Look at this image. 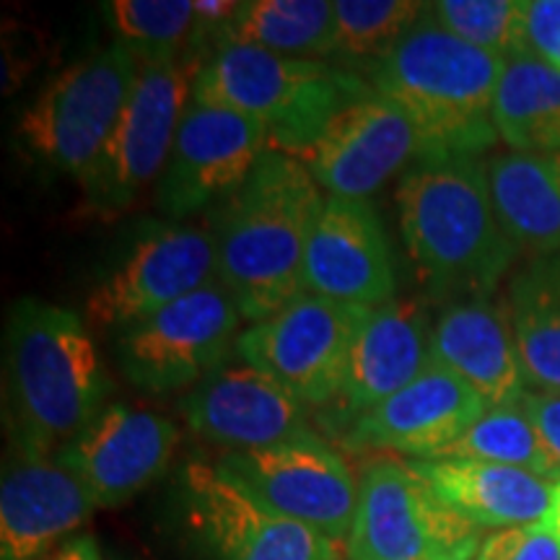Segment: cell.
Listing matches in <instances>:
<instances>
[{
    "instance_id": "6da1fadb",
    "label": "cell",
    "mask_w": 560,
    "mask_h": 560,
    "mask_svg": "<svg viewBox=\"0 0 560 560\" xmlns=\"http://www.w3.org/2000/svg\"><path fill=\"white\" fill-rule=\"evenodd\" d=\"M325 198L306 164L270 149L213 210L215 280L242 319L262 322L304 293V265Z\"/></svg>"
},
{
    "instance_id": "d6a6232c",
    "label": "cell",
    "mask_w": 560,
    "mask_h": 560,
    "mask_svg": "<svg viewBox=\"0 0 560 560\" xmlns=\"http://www.w3.org/2000/svg\"><path fill=\"white\" fill-rule=\"evenodd\" d=\"M524 45L527 55L560 68V0H524Z\"/></svg>"
},
{
    "instance_id": "2e32d148",
    "label": "cell",
    "mask_w": 560,
    "mask_h": 560,
    "mask_svg": "<svg viewBox=\"0 0 560 560\" xmlns=\"http://www.w3.org/2000/svg\"><path fill=\"white\" fill-rule=\"evenodd\" d=\"M187 425L226 452H255L314 436L310 408L247 361L229 363L182 400Z\"/></svg>"
},
{
    "instance_id": "603a6c76",
    "label": "cell",
    "mask_w": 560,
    "mask_h": 560,
    "mask_svg": "<svg viewBox=\"0 0 560 560\" xmlns=\"http://www.w3.org/2000/svg\"><path fill=\"white\" fill-rule=\"evenodd\" d=\"M408 462L454 514L480 532L548 522L558 480L480 459L436 457Z\"/></svg>"
},
{
    "instance_id": "83f0119b",
    "label": "cell",
    "mask_w": 560,
    "mask_h": 560,
    "mask_svg": "<svg viewBox=\"0 0 560 560\" xmlns=\"http://www.w3.org/2000/svg\"><path fill=\"white\" fill-rule=\"evenodd\" d=\"M429 11L418 0H335V52L369 73Z\"/></svg>"
},
{
    "instance_id": "f546056e",
    "label": "cell",
    "mask_w": 560,
    "mask_h": 560,
    "mask_svg": "<svg viewBox=\"0 0 560 560\" xmlns=\"http://www.w3.org/2000/svg\"><path fill=\"white\" fill-rule=\"evenodd\" d=\"M104 19L138 55H185L195 34V0H109Z\"/></svg>"
},
{
    "instance_id": "484cf974",
    "label": "cell",
    "mask_w": 560,
    "mask_h": 560,
    "mask_svg": "<svg viewBox=\"0 0 560 560\" xmlns=\"http://www.w3.org/2000/svg\"><path fill=\"white\" fill-rule=\"evenodd\" d=\"M493 128L514 151H560V68L535 55L506 60L493 100Z\"/></svg>"
},
{
    "instance_id": "52a82bcc",
    "label": "cell",
    "mask_w": 560,
    "mask_h": 560,
    "mask_svg": "<svg viewBox=\"0 0 560 560\" xmlns=\"http://www.w3.org/2000/svg\"><path fill=\"white\" fill-rule=\"evenodd\" d=\"M140 73L125 42L102 47L47 83L21 120L30 151L81 182L107 145Z\"/></svg>"
},
{
    "instance_id": "d6986e66",
    "label": "cell",
    "mask_w": 560,
    "mask_h": 560,
    "mask_svg": "<svg viewBox=\"0 0 560 560\" xmlns=\"http://www.w3.org/2000/svg\"><path fill=\"white\" fill-rule=\"evenodd\" d=\"M431 332L423 301H392L371 310L355 335L338 397L325 408L327 425L342 433L363 412L416 382L431 366Z\"/></svg>"
},
{
    "instance_id": "e575fe53",
    "label": "cell",
    "mask_w": 560,
    "mask_h": 560,
    "mask_svg": "<svg viewBox=\"0 0 560 560\" xmlns=\"http://www.w3.org/2000/svg\"><path fill=\"white\" fill-rule=\"evenodd\" d=\"M55 560H104L100 545H96L91 537H75L62 545V550L58 552Z\"/></svg>"
},
{
    "instance_id": "cb8c5ba5",
    "label": "cell",
    "mask_w": 560,
    "mask_h": 560,
    "mask_svg": "<svg viewBox=\"0 0 560 560\" xmlns=\"http://www.w3.org/2000/svg\"><path fill=\"white\" fill-rule=\"evenodd\" d=\"M486 166L495 213L511 242L532 255L560 252V151H509Z\"/></svg>"
},
{
    "instance_id": "5bb4252c",
    "label": "cell",
    "mask_w": 560,
    "mask_h": 560,
    "mask_svg": "<svg viewBox=\"0 0 560 560\" xmlns=\"http://www.w3.org/2000/svg\"><path fill=\"white\" fill-rule=\"evenodd\" d=\"M429 156V145L405 109L369 91L332 117L304 153V164L330 198L369 200L392 177Z\"/></svg>"
},
{
    "instance_id": "9a60e30c",
    "label": "cell",
    "mask_w": 560,
    "mask_h": 560,
    "mask_svg": "<svg viewBox=\"0 0 560 560\" xmlns=\"http://www.w3.org/2000/svg\"><path fill=\"white\" fill-rule=\"evenodd\" d=\"M185 511L210 560L348 558L346 545L260 506L206 462L187 465Z\"/></svg>"
},
{
    "instance_id": "e0dca14e",
    "label": "cell",
    "mask_w": 560,
    "mask_h": 560,
    "mask_svg": "<svg viewBox=\"0 0 560 560\" xmlns=\"http://www.w3.org/2000/svg\"><path fill=\"white\" fill-rule=\"evenodd\" d=\"M304 291L363 310L395 301V257L369 200L327 195L306 249Z\"/></svg>"
},
{
    "instance_id": "4fadbf2b",
    "label": "cell",
    "mask_w": 560,
    "mask_h": 560,
    "mask_svg": "<svg viewBox=\"0 0 560 560\" xmlns=\"http://www.w3.org/2000/svg\"><path fill=\"white\" fill-rule=\"evenodd\" d=\"M270 151L262 122L240 112L190 102L164 172L156 206L170 219H187L226 202Z\"/></svg>"
},
{
    "instance_id": "4316f807",
    "label": "cell",
    "mask_w": 560,
    "mask_h": 560,
    "mask_svg": "<svg viewBox=\"0 0 560 560\" xmlns=\"http://www.w3.org/2000/svg\"><path fill=\"white\" fill-rule=\"evenodd\" d=\"M249 45L296 60L335 52V3L330 0H249L221 34L219 47ZM215 47V50H219Z\"/></svg>"
},
{
    "instance_id": "8992f818",
    "label": "cell",
    "mask_w": 560,
    "mask_h": 560,
    "mask_svg": "<svg viewBox=\"0 0 560 560\" xmlns=\"http://www.w3.org/2000/svg\"><path fill=\"white\" fill-rule=\"evenodd\" d=\"M200 62L187 55H140V73L120 122L94 166L81 177L86 206L115 215L159 185L170 161Z\"/></svg>"
},
{
    "instance_id": "7a4b0ae2",
    "label": "cell",
    "mask_w": 560,
    "mask_h": 560,
    "mask_svg": "<svg viewBox=\"0 0 560 560\" xmlns=\"http://www.w3.org/2000/svg\"><path fill=\"white\" fill-rule=\"evenodd\" d=\"M410 265L431 296L488 299L520 255L495 213L488 166L475 156H429L395 192Z\"/></svg>"
},
{
    "instance_id": "3957f363",
    "label": "cell",
    "mask_w": 560,
    "mask_h": 560,
    "mask_svg": "<svg viewBox=\"0 0 560 560\" xmlns=\"http://www.w3.org/2000/svg\"><path fill=\"white\" fill-rule=\"evenodd\" d=\"M3 363L21 452L60 454L102 416L112 384L79 314L21 299L5 325Z\"/></svg>"
},
{
    "instance_id": "1f68e13d",
    "label": "cell",
    "mask_w": 560,
    "mask_h": 560,
    "mask_svg": "<svg viewBox=\"0 0 560 560\" xmlns=\"http://www.w3.org/2000/svg\"><path fill=\"white\" fill-rule=\"evenodd\" d=\"M475 560H560V540L548 522L495 529L482 537Z\"/></svg>"
},
{
    "instance_id": "d590c367",
    "label": "cell",
    "mask_w": 560,
    "mask_h": 560,
    "mask_svg": "<svg viewBox=\"0 0 560 560\" xmlns=\"http://www.w3.org/2000/svg\"><path fill=\"white\" fill-rule=\"evenodd\" d=\"M548 524H550V529L556 532V537L560 540V480L556 482V490H552V503H550Z\"/></svg>"
},
{
    "instance_id": "ba28073f",
    "label": "cell",
    "mask_w": 560,
    "mask_h": 560,
    "mask_svg": "<svg viewBox=\"0 0 560 560\" xmlns=\"http://www.w3.org/2000/svg\"><path fill=\"white\" fill-rule=\"evenodd\" d=\"M480 529L446 506L408 459L376 457L359 478V509L346 542L359 560H475Z\"/></svg>"
},
{
    "instance_id": "f1b7e54d",
    "label": "cell",
    "mask_w": 560,
    "mask_h": 560,
    "mask_svg": "<svg viewBox=\"0 0 560 560\" xmlns=\"http://www.w3.org/2000/svg\"><path fill=\"white\" fill-rule=\"evenodd\" d=\"M441 457L522 467V470L540 475V478L560 480V467L550 457L540 431L535 429V423L520 402L488 408L486 416L459 441H454Z\"/></svg>"
},
{
    "instance_id": "d4e9b609",
    "label": "cell",
    "mask_w": 560,
    "mask_h": 560,
    "mask_svg": "<svg viewBox=\"0 0 560 560\" xmlns=\"http://www.w3.org/2000/svg\"><path fill=\"white\" fill-rule=\"evenodd\" d=\"M524 380L537 392L560 395V252L535 255L509 289Z\"/></svg>"
},
{
    "instance_id": "277c9868",
    "label": "cell",
    "mask_w": 560,
    "mask_h": 560,
    "mask_svg": "<svg viewBox=\"0 0 560 560\" xmlns=\"http://www.w3.org/2000/svg\"><path fill=\"white\" fill-rule=\"evenodd\" d=\"M506 58L478 50L433 21L429 11L400 45L369 70L376 94L416 122L431 156H478L493 145V100Z\"/></svg>"
},
{
    "instance_id": "7402d4cb",
    "label": "cell",
    "mask_w": 560,
    "mask_h": 560,
    "mask_svg": "<svg viewBox=\"0 0 560 560\" xmlns=\"http://www.w3.org/2000/svg\"><path fill=\"white\" fill-rule=\"evenodd\" d=\"M431 363L470 384L488 408L520 402L527 392L509 306L490 299L446 304L433 322Z\"/></svg>"
},
{
    "instance_id": "ffe728a7",
    "label": "cell",
    "mask_w": 560,
    "mask_h": 560,
    "mask_svg": "<svg viewBox=\"0 0 560 560\" xmlns=\"http://www.w3.org/2000/svg\"><path fill=\"white\" fill-rule=\"evenodd\" d=\"M177 439L170 418L109 405L58 457L83 480L96 506L112 509L164 475Z\"/></svg>"
},
{
    "instance_id": "7c38bea8",
    "label": "cell",
    "mask_w": 560,
    "mask_h": 560,
    "mask_svg": "<svg viewBox=\"0 0 560 560\" xmlns=\"http://www.w3.org/2000/svg\"><path fill=\"white\" fill-rule=\"evenodd\" d=\"M215 280V242L206 226L161 223L140 234L86 301L100 330L136 325Z\"/></svg>"
},
{
    "instance_id": "4dcf8cb0",
    "label": "cell",
    "mask_w": 560,
    "mask_h": 560,
    "mask_svg": "<svg viewBox=\"0 0 560 560\" xmlns=\"http://www.w3.org/2000/svg\"><path fill=\"white\" fill-rule=\"evenodd\" d=\"M431 16L441 30L478 50L516 58L524 45V0H439Z\"/></svg>"
},
{
    "instance_id": "ac0fdd59",
    "label": "cell",
    "mask_w": 560,
    "mask_h": 560,
    "mask_svg": "<svg viewBox=\"0 0 560 560\" xmlns=\"http://www.w3.org/2000/svg\"><path fill=\"white\" fill-rule=\"evenodd\" d=\"M488 405L452 371L431 366L408 387L371 408L340 433L348 450L408 454L410 459H436L459 441Z\"/></svg>"
},
{
    "instance_id": "30bf717a",
    "label": "cell",
    "mask_w": 560,
    "mask_h": 560,
    "mask_svg": "<svg viewBox=\"0 0 560 560\" xmlns=\"http://www.w3.org/2000/svg\"><path fill=\"white\" fill-rule=\"evenodd\" d=\"M369 314L363 306L304 291L244 330L236 350L306 408H327L342 387L355 335Z\"/></svg>"
},
{
    "instance_id": "8d00e7d4",
    "label": "cell",
    "mask_w": 560,
    "mask_h": 560,
    "mask_svg": "<svg viewBox=\"0 0 560 560\" xmlns=\"http://www.w3.org/2000/svg\"><path fill=\"white\" fill-rule=\"evenodd\" d=\"M346 560H359V558H346Z\"/></svg>"
},
{
    "instance_id": "8fae6325",
    "label": "cell",
    "mask_w": 560,
    "mask_h": 560,
    "mask_svg": "<svg viewBox=\"0 0 560 560\" xmlns=\"http://www.w3.org/2000/svg\"><path fill=\"white\" fill-rule=\"evenodd\" d=\"M213 467L260 506L335 542H348L359 509V480L317 433L270 450L223 452Z\"/></svg>"
},
{
    "instance_id": "836d02e7",
    "label": "cell",
    "mask_w": 560,
    "mask_h": 560,
    "mask_svg": "<svg viewBox=\"0 0 560 560\" xmlns=\"http://www.w3.org/2000/svg\"><path fill=\"white\" fill-rule=\"evenodd\" d=\"M520 405L532 418L535 429L540 431L550 457L556 459V465L560 467V395L527 389L520 397Z\"/></svg>"
},
{
    "instance_id": "44dd1931",
    "label": "cell",
    "mask_w": 560,
    "mask_h": 560,
    "mask_svg": "<svg viewBox=\"0 0 560 560\" xmlns=\"http://www.w3.org/2000/svg\"><path fill=\"white\" fill-rule=\"evenodd\" d=\"M100 509L58 454L19 452L0 482V560H39Z\"/></svg>"
},
{
    "instance_id": "5b68a950",
    "label": "cell",
    "mask_w": 560,
    "mask_h": 560,
    "mask_svg": "<svg viewBox=\"0 0 560 560\" xmlns=\"http://www.w3.org/2000/svg\"><path fill=\"white\" fill-rule=\"evenodd\" d=\"M363 94L369 89L353 73L249 45L219 47L192 83V102L262 122L270 149L291 156H304L332 117Z\"/></svg>"
},
{
    "instance_id": "9c48e42d",
    "label": "cell",
    "mask_w": 560,
    "mask_h": 560,
    "mask_svg": "<svg viewBox=\"0 0 560 560\" xmlns=\"http://www.w3.org/2000/svg\"><path fill=\"white\" fill-rule=\"evenodd\" d=\"M242 314L219 280L117 332V363L145 395L198 387L236 348ZM242 335V332H240Z\"/></svg>"
}]
</instances>
